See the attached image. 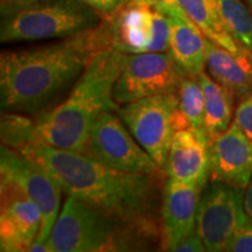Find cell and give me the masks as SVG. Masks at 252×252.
I'll use <instances>...</instances> for the list:
<instances>
[{
  "label": "cell",
  "mask_w": 252,
  "mask_h": 252,
  "mask_svg": "<svg viewBox=\"0 0 252 252\" xmlns=\"http://www.w3.org/2000/svg\"><path fill=\"white\" fill-rule=\"evenodd\" d=\"M0 169L1 178L17 184L40 208L42 224L35 242H46L59 217L61 186L41 163L4 145Z\"/></svg>",
  "instance_id": "obj_10"
},
{
  "label": "cell",
  "mask_w": 252,
  "mask_h": 252,
  "mask_svg": "<svg viewBox=\"0 0 252 252\" xmlns=\"http://www.w3.org/2000/svg\"><path fill=\"white\" fill-rule=\"evenodd\" d=\"M235 121L252 140V94L238 103L235 111Z\"/></svg>",
  "instance_id": "obj_23"
},
{
  "label": "cell",
  "mask_w": 252,
  "mask_h": 252,
  "mask_svg": "<svg viewBox=\"0 0 252 252\" xmlns=\"http://www.w3.org/2000/svg\"><path fill=\"white\" fill-rule=\"evenodd\" d=\"M202 188L168 178L161 193V237L166 251H173L196 228Z\"/></svg>",
  "instance_id": "obj_13"
},
{
  "label": "cell",
  "mask_w": 252,
  "mask_h": 252,
  "mask_svg": "<svg viewBox=\"0 0 252 252\" xmlns=\"http://www.w3.org/2000/svg\"><path fill=\"white\" fill-rule=\"evenodd\" d=\"M152 6L126 1L108 19L112 47L128 54L145 53L152 37Z\"/></svg>",
  "instance_id": "obj_16"
},
{
  "label": "cell",
  "mask_w": 252,
  "mask_h": 252,
  "mask_svg": "<svg viewBox=\"0 0 252 252\" xmlns=\"http://www.w3.org/2000/svg\"><path fill=\"white\" fill-rule=\"evenodd\" d=\"M123 123L112 110L100 113L90 131L86 154L119 171L159 174L161 167L134 140Z\"/></svg>",
  "instance_id": "obj_9"
},
{
  "label": "cell",
  "mask_w": 252,
  "mask_h": 252,
  "mask_svg": "<svg viewBox=\"0 0 252 252\" xmlns=\"http://www.w3.org/2000/svg\"><path fill=\"white\" fill-rule=\"evenodd\" d=\"M204 94V125L208 138L213 139L232 123L236 99L231 93L210 77L206 71L197 75Z\"/></svg>",
  "instance_id": "obj_18"
},
{
  "label": "cell",
  "mask_w": 252,
  "mask_h": 252,
  "mask_svg": "<svg viewBox=\"0 0 252 252\" xmlns=\"http://www.w3.org/2000/svg\"><path fill=\"white\" fill-rule=\"evenodd\" d=\"M18 151L45 167L68 196L97 209L135 237L157 236L159 174L119 171L88 154L48 145H25Z\"/></svg>",
  "instance_id": "obj_1"
},
{
  "label": "cell",
  "mask_w": 252,
  "mask_h": 252,
  "mask_svg": "<svg viewBox=\"0 0 252 252\" xmlns=\"http://www.w3.org/2000/svg\"><path fill=\"white\" fill-rule=\"evenodd\" d=\"M97 11L103 18H109L115 14L127 0H82Z\"/></svg>",
  "instance_id": "obj_24"
},
{
  "label": "cell",
  "mask_w": 252,
  "mask_h": 252,
  "mask_svg": "<svg viewBox=\"0 0 252 252\" xmlns=\"http://www.w3.org/2000/svg\"><path fill=\"white\" fill-rule=\"evenodd\" d=\"M226 251L252 252V220H247V222L235 232Z\"/></svg>",
  "instance_id": "obj_22"
},
{
  "label": "cell",
  "mask_w": 252,
  "mask_h": 252,
  "mask_svg": "<svg viewBox=\"0 0 252 252\" xmlns=\"http://www.w3.org/2000/svg\"><path fill=\"white\" fill-rule=\"evenodd\" d=\"M165 168L168 178L203 189L209 179V138L204 128L174 132Z\"/></svg>",
  "instance_id": "obj_14"
},
{
  "label": "cell",
  "mask_w": 252,
  "mask_h": 252,
  "mask_svg": "<svg viewBox=\"0 0 252 252\" xmlns=\"http://www.w3.org/2000/svg\"><path fill=\"white\" fill-rule=\"evenodd\" d=\"M169 36H171V25H169L168 18L160 11L154 8L152 37H151V42L145 53L169 52Z\"/></svg>",
  "instance_id": "obj_21"
},
{
  "label": "cell",
  "mask_w": 252,
  "mask_h": 252,
  "mask_svg": "<svg viewBox=\"0 0 252 252\" xmlns=\"http://www.w3.org/2000/svg\"><path fill=\"white\" fill-rule=\"evenodd\" d=\"M247 220L244 189L220 181L207 182L198 201L195 228L207 251H226L232 236Z\"/></svg>",
  "instance_id": "obj_8"
},
{
  "label": "cell",
  "mask_w": 252,
  "mask_h": 252,
  "mask_svg": "<svg viewBox=\"0 0 252 252\" xmlns=\"http://www.w3.org/2000/svg\"><path fill=\"white\" fill-rule=\"evenodd\" d=\"M135 236L104 214L68 196L46 241L49 252L125 250Z\"/></svg>",
  "instance_id": "obj_5"
},
{
  "label": "cell",
  "mask_w": 252,
  "mask_h": 252,
  "mask_svg": "<svg viewBox=\"0 0 252 252\" xmlns=\"http://www.w3.org/2000/svg\"><path fill=\"white\" fill-rule=\"evenodd\" d=\"M41 224L37 204L17 184L1 178V251H30L39 237Z\"/></svg>",
  "instance_id": "obj_11"
},
{
  "label": "cell",
  "mask_w": 252,
  "mask_h": 252,
  "mask_svg": "<svg viewBox=\"0 0 252 252\" xmlns=\"http://www.w3.org/2000/svg\"><path fill=\"white\" fill-rule=\"evenodd\" d=\"M173 251L175 252H203L207 251L206 245L202 242V239L200 238V236L196 234V231H194L193 234L189 235L188 237L179 243L176 247L173 249Z\"/></svg>",
  "instance_id": "obj_25"
},
{
  "label": "cell",
  "mask_w": 252,
  "mask_h": 252,
  "mask_svg": "<svg viewBox=\"0 0 252 252\" xmlns=\"http://www.w3.org/2000/svg\"><path fill=\"white\" fill-rule=\"evenodd\" d=\"M244 212L248 220H252V176L244 190Z\"/></svg>",
  "instance_id": "obj_27"
},
{
  "label": "cell",
  "mask_w": 252,
  "mask_h": 252,
  "mask_svg": "<svg viewBox=\"0 0 252 252\" xmlns=\"http://www.w3.org/2000/svg\"><path fill=\"white\" fill-rule=\"evenodd\" d=\"M248 2H249V5H250V7L252 9V0H248Z\"/></svg>",
  "instance_id": "obj_29"
},
{
  "label": "cell",
  "mask_w": 252,
  "mask_h": 252,
  "mask_svg": "<svg viewBox=\"0 0 252 252\" xmlns=\"http://www.w3.org/2000/svg\"><path fill=\"white\" fill-rule=\"evenodd\" d=\"M252 176V140L234 119L209 140V180L244 189Z\"/></svg>",
  "instance_id": "obj_12"
},
{
  "label": "cell",
  "mask_w": 252,
  "mask_h": 252,
  "mask_svg": "<svg viewBox=\"0 0 252 252\" xmlns=\"http://www.w3.org/2000/svg\"><path fill=\"white\" fill-rule=\"evenodd\" d=\"M35 1H37V0H0L2 18L17 13L20 9L28 7Z\"/></svg>",
  "instance_id": "obj_26"
},
{
  "label": "cell",
  "mask_w": 252,
  "mask_h": 252,
  "mask_svg": "<svg viewBox=\"0 0 252 252\" xmlns=\"http://www.w3.org/2000/svg\"><path fill=\"white\" fill-rule=\"evenodd\" d=\"M217 4L230 35L252 58V9L243 0H217Z\"/></svg>",
  "instance_id": "obj_19"
},
{
  "label": "cell",
  "mask_w": 252,
  "mask_h": 252,
  "mask_svg": "<svg viewBox=\"0 0 252 252\" xmlns=\"http://www.w3.org/2000/svg\"><path fill=\"white\" fill-rule=\"evenodd\" d=\"M178 94H162L145 97L117 108V113L144 150L158 166L166 165L174 134V112Z\"/></svg>",
  "instance_id": "obj_7"
},
{
  "label": "cell",
  "mask_w": 252,
  "mask_h": 252,
  "mask_svg": "<svg viewBox=\"0 0 252 252\" xmlns=\"http://www.w3.org/2000/svg\"><path fill=\"white\" fill-rule=\"evenodd\" d=\"M178 109L187 119L190 127L203 128L204 94L196 76H187L179 87Z\"/></svg>",
  "instance_id": "obj_20"
},
{
  "label": "cell",
  "mask_w": 252,
  "mask_h": 252,
  "mask_svg": "<svg viewBox=\"0 0 252 252\" xmlns=\"http://www.w3.org/2000/svg\"><path fill=\"white\" fill-rule=\"evenodd\" d=\"M130 2H137V4H144V5H149L152 6V7H159V6H163V5H172V4H176L178 0H127Z\"/></svg>",
  "instance_id": "obj_28"
},
{
  "label": "cell",
  "mask_w": 252,
  "mask_h": 252,
  "mask_svg": "<svg viewBox=\"0 0 252 252\" xmlns=\"http://www.w3.org/2000/svg\"><path fill=\"white\" fill-rule=\"evenodd\" d=\"M126 54L112 46L97 52L67 98L33 122L28 145L42 144L86 154L94 122L102 112L118 108L113 89Z\"/></svg>",
  "instance_id": "obj_3"
},
{
  "label": "cell",
  "mask_w": 252,
  "mask_h": 252,
  "mask_svg": "<svg viewBox=\"0 0 252 252\" xmlns=\"http://www.w3.org/2000/svg\"><path fill=\"white\" fill-rule=\"evenodd\" d=\"M156 9L165 14L171 25L169 53L188 75L197 76L206 68L207 36L178 2Z\"/></svg>",
  "instance_id": "obj_15"
},
{
  "label": "cell",
  "mask_w": 252,
  "mask_h": 252,
  "mask_svg": "<svg viewBox=\"0 0 252 252\" xmlns=\"http://www.w3.org/2000/svg\"><path fill=\"white\" fill-rule=\"evenodd\" d=\"M103 17L82 0H37L2 18L1 42L67 39L98 27Z\"/></svg>",
  "instance_id": "obj_4"
},
{
  "label": "cell",
  "mask_w": 252,
  "mask_h": 252,
  "mask_svg": "<svg viewBox=\"0 0 252 252\" xmlns=\"http://www.w3.org/2000/svg\"><path fill=\"white\" fill-rule=\"evenodd\" d=\"M189 75L169 52L126 54V59L113 89L118 105L145 97L174 94Z\"/></svg>",
  "instance_id": "obj_6"
},
{
  "label": "cell",
  "mask_w": 252,
  "mask_h": 252,
  "mask_svg": "<svg viewBox=\"0 0 252 252\" xmlns=\"http://www.w3.org/2000/svg\"><path fill=\"white\" fill-rule=\"evenodd\" d=\"M206 69L210 77L231 93L241 103L252 94V58L248 53L235 55L207 37Z\"/></svg>",
  "instance_id": "obj_17"
},
{
  "label": "cell",
  "mask_w": 252,
  "mask_h": 252,
  "mask_svg": "<svg viewBox=\"0 0 252 252\" xmlns=\"http://www.w3.org/2000/svg\"><path fill=\"white\" fill-rule=\"evenodd\" d=\"M109 23L61 42L5 52L0 56V96L5 112L41 115L74 86L91 59L111 47Z\"/></svg>",
  "instance_id": "obj_2"
}]
</instances>
